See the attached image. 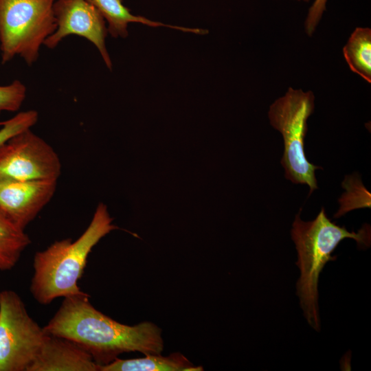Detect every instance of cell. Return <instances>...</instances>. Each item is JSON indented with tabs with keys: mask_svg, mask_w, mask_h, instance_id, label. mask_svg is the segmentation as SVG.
Returning <instances> with one entry per match:
<instances>
[{
	"mask_svg": "<svg viewBox=\"0 0 371 371\" xmlns=\"http://www.w3.org/2000/svg\"><path fill=\"white\" fill-rule=\"evenodd\" d=\"M89 297L84 292L64 297L43 327L45 331L76 343L100 366L110 363L124 352L161 353L164 340L157 325L149 322L134 326L117 322L97 310Z\"/></svg>",
	"mask_w": 371,
	"mask_h": 371,
	"instance_id": "1",
	"label": "cell"
},
{
	"mask_svg": "<svg viewBox=\"0 0 371 371\" xmlns=\"http://www.w3.org/2000/svg\"><path fill=\"white\" fill-rule=\"evenodd\" d=\"M107 207L100 203L90 223L75 240H56L35 253L30 290L34 299L47 305L58 297L84 293L78 286L93 247L106 234L119 227L113 223Z\"/></svg>",
	"mask_w": 371,
	"mask_h": 371,
	"instance_id": "2",
	"label": "cell"
},
{
	"mask_svg": "<svg viewBox=\"0 0 371 371\" xmlns=\"http://www.w3.org/2000/svg\"><path fill=\"white\" fill-rule=\"evenodd\" d=\"M300 212L301 209L295 215L291 230L297 254L296 265L300 271L296 294L308 324L319 331L317 286L321 271L328 262L336 260L337 257L331 254L344 239H354L359 248L369 247L371 230L369 225L364 224L357 232H349L344 226L332 222L324 207L310 221H302Z\"/></svg>",
	"mask_w": 371,
	"mask_h": 371,
	"instance_id": "3",
	"label": "cell"
},
{
	"mask_svg": "<svg viewBox=\"0 0 371 371\" xmlns=\"http://www.w3.org/2000/svg\"><path fill=\"white\" fill-rule=\"evenodd\" d=\"M315 99L312 91L290 87L269 106L268 111L271 126L283 138L284 151L280 164L284 177L293 183L308 186V196L318 188L315 171L322 169L308 161L304 150L307 121L314 111Z\"/></svg>",
	"mask_w": 371,
	"mask_h": 371,
	"instance_id": "4",
	"label": "cell"
},
{
	"mask_svg": "<svg viewBox=\"0 0 371 371\" xmlns=\"http://www.w3.org/2000/svg\"><path fill=\"white\" fill-rule=\"evenodd\" d=\"M56 0H0V52L5 64L19 56L29 66L56 29Z\"/></svg>",
	"mask_w": 371,
	"mask_h": 371,
	"instance_id": "5",
	"label": "cell"
},
{
	"mask_svg": "<svg viewBox=\"0 0 371 371\" xmlns=\"http://www.w3.org/2000/svg\"><path fill=\"white\" fill-rule=\"evenodd\" d=\"M48 336L15 291L0 292V371H29Z\"/></svg>",
	"mask_w": 371,
	"mask_h": 371,
	"instance_id": "6",
	"label": "cell"
},
{
	"mask_svg": "<svg viewBox=\"0 0 371 371\" xmlns=\"http://www.w3.org/2000/svg\"><path fill=\"white\" fill-rule=\"evenodd\" d=\"M60 172L57 153L31 128L0 145V181L58 180Z\"/></svg>",
	"mask_w": 371,
	"mask_h": 371,
	"instance_id": "7",
	"label": "cell"
},
{
	"mask_svg": "<svg viewBox=\"0 0 371 371\" xmlns=\"http://www.w3.org/2000/svg\"><path fill=\"white\" fill-rule=\"evenodd\" d=\"M54 13L56 29L45 41L46 47L54 49L70 35L83 37L95 46L111 70L112 63L105 44L108 33L106 21L91 3L87 0H56Z\"/></svg>",
	"mask_w": 371,
	"mask_h": 371,
	"instance_id": "8",
	"label": "cell"
},
{
	"mask_svg": "<svg viewBox=\"0 0 371 371\" xmlns=\"http://www.w3.org/2000/svg\"><path fill=\"white\" fill-rule=\"evenodd\" d=\"M57 181H0V214L25 230L52 199Z\"/></svg>",
	"mask_w": 371,
	"mask_h": 371,
	"instance_id": "9",
	"label": "cell"
},
{
	"mask_svg": "<svg viewBox=\"0 0 371 371\" xmlns=\"http://www.w3.org/2000/svg\"><path fill=\"white\" fill-rule=\"evenodd\" d=\"M49 335V334H48ZM85 350L64 337L49 335L29 371H99Z\"/></svg>",
	"mask_w": 371,
	"mask_h": 371,
	"instance_id": "10",
	"label": "cell"
},
{
	"mask_svg": "<svg viewBox=\"0 0 371 371\" xmlns=\"http://www.w3.org/2000/svg\"><path fill=\"white\" fill-rule=\"evenodd\" d=\"M87 1L100 13L105 21L108 23V32L114 38L127 37L128 34L127 27L130 23H140L151 27L164 26L200 34L207 33L205 30L166 25L160 22L151 21L142 16L134 15L123 4L122 0Z\"/></svg>",
	"mask_w": 371,
	"mask_h": 371,
	"instance_id": "11",
	"label": "cell"
},
{
	"mask_svg": "<svg viewBox=\"0 0 371 371\" xmlns=\"http://www.w3.org/2000/svg\"><path fill=\"white\" fill-rule=\"evenodd\" d=\"M181 353L173 352L163 357L161 354L146 355L145 357L131 359H115L109 364L100 366L99 371H199Z\"/></svg>",
	"mask_w": 371,
	"mask_h": 371,
	"instance_id": "12",
	"label": "cell"
},
{
	"mask_svg": "<svg viewBox=\"0 0 371 371\" xmlns=\"http://www.w3.org/2000/svg\"><path fill=\"white\" fill-rule=\"evenodd\" d=\"M343 55L350 69L371 83V29L357 27L343 47Z\"/></svg>",
	"mask_w": 371,
	"mask_h": 371,
	"instance_id": "13",
	"label": "cell"
},
{
	"mask_svg": "<svg viewBox=\"0 0 371 371\" xmlns=\"http://www.w3.org/2000/svg\"><path fill=\"white\" fill-rule=\"evenodd\" d=\"M31 240L25 230L19 228L0 214V270H11L19 260Z\"/></svg>",
	"mask_w": 371,
	"mask_h": 371,
	"instance_id": "14",
	"label": "cell"
},
{
	"mask_svg": "<svg viewBox=\"0 0 371 371\" xmlns=\"http://www.w3.org/2000/svg\"><path fill=\"white\" fill-rule=\"evenodd\" d=\"M341 186L346 192L339 199L340 207L334 218H339L355 209L370 208V193L364 187L359 175L346 176Z\"/></svg>",
	"mask_w": 371,
	"mask_h": 371,
	"instance_id": "15",
	"label": "cell"
},
{
	"mask_svg": "<svg viewBox=\"0 0 371 371\" xmlns=\"http://www.w3.org/2000/svg\"><path fill=\"white\" fill-rule=\"evenodd\" d=\"M38 119V113L35 110H28L16 113L14 116L4 122L0 125V145L14 135L31 128L35 125Z\"/></svg>",
	"mask_w": 371,
	"mask_h": 371,
	"instance_id": "16",
	"label": "cell"
},
{
	"mask_svg": "<svg viewBox=\"0 0 371 371\" xmlns=\"http://www.w3.org/2000/svg\"><path fill=\"white\" fill-rule=\"evenodd\" d=\"M27 89L19 80L7 85H0V113L17 111L25 99Z\"/></svg>",
	"mask_w": 371,
	"mask_h": 371,
	"instance_id": "17",
	"label": "cell"
},
{
	"mask_svg": "<svg viewBox=\"0 0 371 371\" xmlns=\"http://www.w3.org/2000/svg\"><path fill=\"white\" fill-rule=\"evenodd\" d=\"M327 0H314L311 5L304 21V30L308 36L315 32L324 12L326 11Z\"/></svg>",
	"mask_w": 371,
	"mask_h": 371,
	"instance_id": "18",
	"label": "cell"
},
{
	"mask_svg": "<svg viewBox=\"0 0 371 371\" xmlns=\"http://www.w3.org/2000/svg\"><path fill=\"white\" fill-rule=\"evenodd\" d=\"M297 1L308 2L310 0H294Z\"/></svg>",
	"mask_w": 371,
	"mask_h": 371,
	"instance_id": "19",
	"label": "cell"
}]
</instances>
